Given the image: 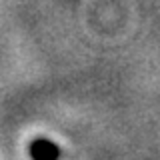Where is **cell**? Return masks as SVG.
<instances>
[{
  "mask_svg": "<svg viewBox=\"0 0 160 160\" xmlns=\"http://www.w3.org/2000/svg\"><path fill=\"white\" fill-rule=\"evenodd\" d=\"M28 154L34 160H56L60 156V148L48 138H36L30 142Z\"/></svg>",
  "mask_w": 160,
  "mask_h": 160,
  "instance_id": "obj_1",
  "label": "cell"
}]
</instances>
